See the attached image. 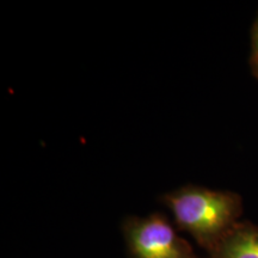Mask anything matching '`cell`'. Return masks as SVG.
Listing matches in <instances>:
<instances>
[{"instance_id":"obj_1","label":"cell","mask_w":258,"mask_h":258,"mask_svg":"<svg viewBox=\"0 0 258 258\" xmlns=\"http://www.w3.org/2000/svg\"><path fill=\"white\" fill-rule=\"evenodd\" d=\"M177 225L211 251L238 224L243 207L239 195L185 185L163 196Z\"/></svg>"},{"instance_id":"obj_2","label":"cell","mask_w":258,"mask_h":258,"mask_svg":"<svg viewBox=\"0 0 258 258\" xmlns=\"http://www.w3.org/2000/svg\"><path fill=\"white\" fill-rule=\"evenodd\" d=\"M124 235L133 258H196L189 244L161 214L128 219Z\"/></svg>"},{"instance_id":"obj_3","label":"cell","mask_w":258,"mask_h":258,"mask_svg":"<svg viewBox=\"0 0 258 258\" xmlns=\"http://www.w3.org/2000/svg\"><path fill=\"white\" fill-rule=\"evenodd\" d=\"M211 253L213 258H258V227L238 222Z\"/></svg>"},{"instance_id":"obj_4","label":"cell","mask_w":258,"mask_h":258,"mask_svg":"<svg viewBox=\"0 0 258 258\" xmlns=\"http://www.w3.org/2000/svg\"><path fill=\"white\" fill-rule=\"evenodd\" d=\"M251 59H258V17L254 22L252 30V57Z\"/></svg>"},{"instance_id":"obj_5","label":"cell","mask_w":258,"mask_h":258,"mask_svg":"<svg viewBox=\"0 0 258 258\" xmlns=\"http://www.w3.org/2000/svg\"><path fill=\"white\" fill-rule=\"evenodd\" d=\"M251 64H252L253 74L258 78V59H251Z\"/></svg>"}]
</instances>
